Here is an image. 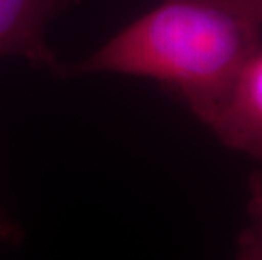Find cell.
I'll list each match as a JSON object with an SVG mask.
<instances>
[{
	"label": "cell",
	"instance_id": "obj_5",
	"mask_svg": "<svg viewBox=\"0 0 262 260\" xmlns=\"http://www.w3.org/2000/svg\"><path fill=\"white\" fill-rule=\"evenodd\" d=\"M22 240H24V230L0 208V243L19 245Z\"/></svg>",
	"mask_w": 262,
	"mask_h": 260
},
{
	"label": "cell",
	"instance_id": "obj_2",
	"mask_svg": "<svg viewBox=\"0 0 262 260\" xmlns=\"http://www.w3.org/2000/svg\"><path fill=\"white\" fill-rule=\"evenodd\" d=\"M205 125L225 147L262 160V46L244 64Z\"/></svg>",
	"mask_w": 262,
	"mask_h": 260
},
{
	"label": "cell",
	"instance_id": "obj_4",
	"mask_svg": "<svg viewBox=\"0 0 262 260\" xmlns=\"http://www.w3.org/2000/svg\"><path fill=\"white\" fill-rule=\"evenodd\" d=\"M249 187V221L237 239V258L262 260V173H254L250 176Z\"/></svg>",
	"mask_w": 262,
	"mask_h": 260
},
{
	"label": "cell",
	"instance_id": "obj_3",
	"mask_svg": "<svg viewBox=\"0 0 262 260\" xmlns=\"http://www.w3.org/2000/svg\"><path fill=\"white\" fill-rule=\"evenodd\" d=\"M78 0H0V58H19L56 73L61 61L48 42V27Z\"/></svg>",
	"mask_w": 262,
	"mask_h": 260
},
{
	"label": "cell",
	"instance_id": "obj_1",
	"mask_svg": "<svg viewBox=\"0 0 262 260\" xmlns=\"http://www.w3.org/2000/svg\"><path fill=\"white\" fill-rule=\"evenodd\" d=\"M262 46V0H158L95 53L54 76L117 73L161 83L203 124Z\"/></svg>",
	"mask_w": 262,
	"mask_h": 260
}]
</instances>
